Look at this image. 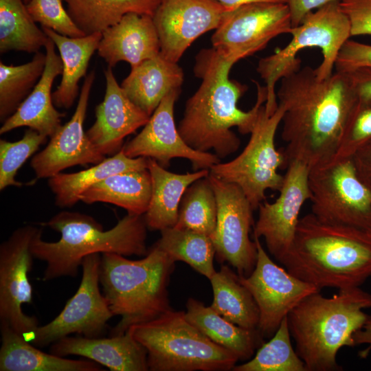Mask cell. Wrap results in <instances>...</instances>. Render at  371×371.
Returning <instances> with one entry per match:
<instances>
[{
	"instance_id": "cell-1",
	"label": "cell",
	"mask_w": 371,
	"mask_h": 371,
	"mask_svg": "<svg viewBox=\"0 0 371 371\" xmlns=\"http://www.w3.org/2000/svg\"><path fill=\"white\" fill-rule=\"evenodd\" d=\"M280 80L276 97L284 109L281 137L286 144L282 170L293 160L311 169L333 157L359 98L342 72L320 80L306 66Z\"/></svg>"
},
{
	"instance_id": "cell-2",
	"label": "cell",
	"mask_w": 371,
	"mask_h": 371,
	"mask_svg": "<svg viewBox=\"0 0 371 371\" xmlns=\"http://www.w3.org/2000/svg\"><path fill=\"white\" fill-rule=\"evenodd\" d=\"M233 65L213 47L198 53L194 73L201 82L186 101L177 127L189 146L201 152L213 150L220 159L236 152L240 146V139L231 128L236 126L241 134H250L267 98L266 87L256 82L254 106L248 111L240 109L238 101L247 87L229 78Z\"/></svg>"
},
{
	"instance_id": "cell-3",
	"label": "cell",
	"mask_w": 371,
	"mask_h": 371,
	"mask_svg": "<svg viewBox=\"0 0 371 371\" xmlns=\"http://www.w3.org/2000/svg\"><path fill=\"white\" fill-rule=\"evenodd\" d=\"M280 263L319 290L359 286L371 278V231L325 222L310 212L300 218Z\"/></svg>"
},
{
	"instance_id": "cell-4",
	"label": "cell",
	"mask_w": 371,
	"mask_h": 371,
	"mask_svg": "<svg viewBox=\"0 0 371 371\" xmlns=\"http://www.w3.org/2000/svg\"><path fill=\"white\" fill-rule=\"evenodd\" d=\"M367 308L371 293L357 286L339 289L330 297L313 293L289 312L290 334L306 371L341 370L337 354L344 346H355L354 333L370 317L363 311Z\"/></svg>"
},
{
	"instance_id": "cell-5",
	"label": "cell",
	"mask_w": 371,
	"mask_h": 371,
	"mask_svg": "<svg viewBox=\"0 0 371 371\" xmlns=\"http://www.w3.org/2000/svg\"><path fill=\"white\" fill-rule=\"evenodd\" d=\"M60 233L56 242L42 239L41 230L32 240L35 258L46 262L43 281L76 277L85 257L115 253L124 256H146L147 226L144 215L128 214L109 230L93 217L79 212H60L42 223Z\"/></svg>"
},
{
	"instance_id": "cell-6",
	"label": "cell",
	"mask_w": 371,
	"mask_h": 371,
	"mask_svg": "<svg viewBox=\"0 0 371 371\" xmlns=\"http://www.w3.org/2000/svg\"><path fill=\"white\" fill-rule=\"evenodd\" d=\"M175 261L155 244L140 260L115 253L101 255L100 283L113 315L121 319L111 335L172 310L168 286Z\"/></svg>"
},
{
	"instance_id": "cell-7",
	"label": "cell",
	"mask_w": 371,
	"mask_h": 371,
	"mask_svg": "<svg viewBox=\"0 0 371 371\" xmlns=\"http://www.w3.org/2000/svg\"><path fill=\"white\" fill-rule=\"evenodd\" d=\"M129 328L146 349L151 371H226L239 360L192 325L184 311L172 309Z\"/></svg>"
},
{
	"instance_id": "cell-8",
	"label": "cell",
	"mask_w": 371,
	"mask_h": 371,
	"mask_svg": "<svg viewBox=\"0 0 371 371\" xmlns=\"http://www.w3.org/2000/svg\"><path fill=\"white\" fill-rule=\"evenodd\" d=\"M290 42L275 53L259 60L256 70L264 80L267 91L265 108L272 114L278 108L276 82L301 68L297 55L307 47H319L322 60L315 69L317 77L326 79L333 74L340 49L351 36L348 17L341 10L339 0L330 2L308 13L289 32Z\"/></svg>"
},
{
	"instance_id": "cell-9",
	"label": "cell",
	"mask_w": 371,
	"mask_h": 371,
	"mask_svg": "<svg viewBox=\"0 0 371 371\" xmlns=\"http://www.w3.org/2000/svg\"><path fill=\"white\" fill-rule=\"evenodd\" d=\"M284 113L283 106L278 104L275 112L269 114L264 104L243 151L234 159L220 162L210 169V174L238 186L254 210L264 201L267 190L279 192L284 181V175L278 172L282 169L284 157L275 145Z\"/></svg>"
},
{
	"instance_id": "cell-10",
	"label": "cell",
	"mask_w": 371,
	"mask_h": 371,
	"mask_svg": "<svg viewBox=\"0 0 371 371\" xmlns=\"http://www.w3.org/2000/svg\"><path fill=\"white\" fill-rule=\"evenodd\" d=\"M311 213L321 221L371 231V190L352 159L335 158L309 170Z\"/></svg>"
},
{
	"instance_id": "cell-11",
	"label": "cell",
	"mask_w": 371,
	"mask_h": 371,
	"mask_svg": "<svg viewBox=\"0 0 371 371\" xmlns=\"http://www.w3.org/2000/svg\"><path fill=\"white\" fill-rule=\"evenodd\" d=\"M101 255L95 253L82 260V276L75 294L50 322L38 326L30 342L36 347L52 345L72 334L89 338L100 337L114 316L100 289Z\"/></svg>"
},
{
	"instance_id": "cell-12",
	"label": "cell",
	"mask_w": 371,
	"mask_h": 371,
	"mask_svg": "<svg viewBox=\"0 0 371 371\" xmlns=\"http://www.w3.org/2000/svg\"><path fill=\"white\" fill-rule=\"evenodd\" d=\"M293 27L286 3L258 2L227 11L211 38L212 47L234 65L263 49Z\"/></svg>"
},
{
	"instance_id": "cell-13",
	"label": "cell",
	"mask_w": 371,
	"mask_h": 371,
	"mask_svg": "<svg viewBox=\"0 0 371 371\" xmlns=\"http://www.w3.org/2000/svg\"><path fill=\"white\" fill-rule=\"evenodd\" d=\"M42 230L27 225L14 230L0 245V322L28 341L38 326L34 316L27 315L23 305L32 302L28 274L33 265L31 245Z\"/></svg>"
},
{
	"instance_id": "cell-14",
	"label": "cell",
	"mask_w": 371,
	"mask_h": 371,
	"mask_svg": "<svg viewBox=\"0 0 371 371\" xmlns=\"http://www.w3.org/2000/svg\"><path fill=\"white\" fill-rule=\"evenodd\" d=\"M217 202L216 228L210 236L217 260L227 262L247 277L257 260L256 242L249 238L253 208L241 188L209 174Z\"/></svg>"
},
{
	"instance_id": "cell-15",
	"label": "cell",
	"mask_w": 371,
	"mask_h": 371,
	"mask_svg": "<svg viewBox=\"0 0 371 371\" xmlns=\"http://www.w3.org/2000/svg\"><path fill=\"white\" fill-rule=\"evenodd\" d=\"M257 247L256 266L240 282L252 295L259 311L257 330L262 337H271L289 312L308 295L320 291L318 288L294 276L276 265L254 236Z\"/></svg>"
},
{
	"instance_id": "cell-16",
	"label": "cell",
	"mask_w": 371,
	"mask_h": 371,
	"mask_svg": "<svg viewBox=\"0 0 371 371\" xmlns=\"http://www.w3.org/2000/svg\"><path fill=\"white\" fill-rule=\"evenodd\" d=\"M286 170L278 197L273 203L263 201L259 205L254 227V236L264 238L269 252L279 262L293 245L300 210L311 196L309 167L293 160Z\"/></svg>"
},
{
	"instance_id": "cell-17",
	"label": "cell",
	"mask_w": 371,
	"mask_h": 371,
	"mask_svg": "<svg viewBox=\"0 0 371 371\" xmlns=\"http://www.w3.org/2000/svg\"><path fill=\"white\" fill-rule=\"evenodd\" d=\"M181 89L168 93L150 117L143 129L121 148L128 157H146L167 168L174 158L188 159L194 170H210L220 163L213 153L192 148L181 136L175 122V104Z\"/></svg>"
},
{
	"instance_id": "cell-18",
	"label": "cell",
	"mask_w": 371,
	"mask_h": 371,
	"mask_svg": "<svg viewBox=\"0 0 371 371\" xmlns=\"http://www.w3.org/2000/svg\"><path fill=\"white\" fill-rule=\"evenodd\" d=\"M227 11L217 0H161L153 16L160 53L178 63L196 38L219 26Z\"/></svg>"
},
{
	"instance_id": "cell-19",
	"label": "cell",
	"mask_w": 371,
	"mask_h": 371,
	"mask_svg": "<svg viewBox=\"0 0 371 371\" xmlns=\"http://www.w3.org/2000/svg\"><path fill=\"white\" fill-rule=\"evenodd\" d=\"M95 77L94 71L86 76L72 117L50 137L46 148L32 159L30 165L37 179L50 178L67 168L97 164L105 159V155L89 140L83 128Z\"/></svg>"
},
{
	"instance_id": "cell-20",
	"label": "cell",
	"mask_w": 371,
	"mask_h": 371,
	"mask_svg": "<svg viewBox=\"0 0 371 371\" xmlns=\"http://www.w3.org/2000/svg\"><path fill=\"white\" fill-rule=\"evenodd\" d=\"M108 67L104 70V100L95 107V120L87 131L89 140L104 155L117 153L124 138L144 126L150 117L135 104L119 85Z\"/></svg>"
},
{
	"instance_id": "cell-21",
	"label": "cell",
	"mask_w": 371,
	"mask_h": 371,
	"mask_svg": "<svg viewBox=\"0 0 371 371\" xmlns=\"http://www.w3.org/2000/svg\"><path fill=\"white\" fill-rule=\"evenodd\" d=\"M49 352L66 357L76 355L92 360L112 371H147V352L129 328L109 337L67 336L50 345Z\"/></svg>"
},
{
	"instance_id": "cell-22",
	"label": "cell",
	"mask_w": 371,
	"mask_h": 371,
	"mask_svg": "<svg viewBox=\"0 0 371 371\" xmlns=\"http://www.w3.org/2000/svg\"><path fill=\"white\" fill-rule=\"evenodd\" d=\"M97 52L113 67L119 62L133 68L160 53V42L153 16L129 12L102 32Z\"/></svg>"
},
{
	"instance_id": "cell-23",
	"label": "cell",
	"mask_w": 371,
	"mask_h": 371,
	"mask_svg": "<svg viewBox=\"0 0 371 371\" xmlns=\"http://www.w3.org/2000/svg\"><path fill=\"white\" fill-rule=\"evenodd\" d=\"M54 43L48 38L45 45L46 62L43 73L28 96L0 128L4 134L19 127L27 126L51 137L61 126L65 115L53 103L52 87L55 78L62 74L63 63L55 50Z\"/></svg>"
},
{
	"instance_id": "cell-24",
	"label": "cell",
	"mask_w": 371,
	"mask_h": 371,
	"mask_svg": "<svg viewBox=\"0 0 371 371\" xmlns=\"http://www.w3.org/2000/svg\"><path fill=\"white\" fill-rule=\"evenodd\" d=\"M184 73L161 53L131 68L121 87L128 98L149 116L170 91L181 89Z\"/></svg>"
},
{
	"instance_id": "cell-25",
	"label": "cell",
	"mask_w": 371,
	"mask_h": 371,
	"mask_svg": "<svg viewBox=\"0 0 371 371\" xmlns=\"http://www.w3.org/2000/svg\"><path fill=\"white\" fill-rule=\"evenodd\" d=\"M152 192L149 205L144 214L148 229L161 231L173 227L178 221L179 205L186 189L197 179L209 175L210 170L177 174L148 158Z\"/></svg>"
},
{
	"instance_id": "cell-26",
	"label": "cell",
	"mask_w": 371,
	"mask_h": 371,
	"mask_svg": "<svg viewBox=\"0 0 371 371\" xmlns=\"http://www.w3.org/2000/svg\"><path fill=\"white\" fill-rule=\"evenodd\" d=\"M0 371H103L92 360L44 352L6 325H1Z\"/></svg>"
},
{
	"instance_id": "cell-27",
	"label": "cell",
	"mask_w": 371,
	"mask_h": 371,
	"mask_svg": "<svg viewBox=\"0 0 371 371\" xmlns=\"http://www.w3.org/2000/svg\"><path fill=\"white\" fill-rule=\"evenodd\" d=\"M41 28L58 48L63 63L60 83L52 93L53 103L56 107L68 109L78 95V82L86 77L89 61L98 49L102 32L73 38L49 28Z\"/></svg>"
},
{
	"instance_id": "cell-28",
	"label": "cell",
	"mask_w": 371,
	"mask_h": 371,
	"mask_svg": "<svg viewBox=\"0 0 371 371\" xmlns=\"http://www.w3.org/2000/svg\"><path fill=\"white\" fill-rule=\"evenodd\" d=\"M186 319L216 344L234 353L239 360L250 359L261 344L258 330H249L233 324L201 301L189 297Z\"/></svg>"
},
{
	"instance_id": "cell-29",
	"label": "cell",
	"mask_w": 371,
	"mask_h": 371,
	"mask_svg": "<svg viewBox=\"0 0 371 371\" xmlns=\"http://www.w3.org/2000/svg\"><path fill=\"white\" fill-rule=\"evenodd\" d=\"M151 192L150 173L145 168L110 175L87 189L80 201L87 204L109 203L125 209L128 214L144 215Z\"/></svg>"
},
{
	"instance_id": "cell-30",
	"label": "cell",
	"mask_w": 371,
	"mask_h": 371,
	"mask_svg": "<svg viewBox=\"0 0 371 371\" xmlns=\"http://www.w3.org/2000/svg\"><path fill=\"white\" fill-rule=\"evenodd\" d=\"M145 168H148V158H131L120 149L113 157L88 169L74 173L60 172L49 178L48 186L55 195L56 205L71 207L80 201L81 195L87 189L107 177Z\"/></svg>"
},
{
	"instance_id": "cell-31",
	"label": "cell",
	"mask_w": 371,
	"mask_h": 371,
	"mask_svg": "<svg viewBox=\"0 0 371 371\" xmlns=\"http://www.w3.org/2000/svg\"><path fill=\"white\" fill-rule=\"evenodd\" d=\"M73 21L85 35L102 32L127 13L153 16L161 0H63Z\"/></svg>"
},
{
	"instance_id": "cell-32",
	"label": "cell",
	"mask_w": 371,
	"mask_h": 371,
	"mask_svg": "<svg viewBox=\"0 0 371 371\" xmlns=\"http://www.w3.org/2000/svg\"><path fill=\"white\" fill-rule=\"evenodd\" d=\"M213 291L210 307L218 314L240 327L257 330L259 311L249 290L227 265H222L209 280Z\"/></svg>"
},
{
	"instance_id": "cell-33",
	"label": "cell",
	"mask_w": 371,
	"mask_h": 371,
	"mask_svg": "<svg viewBox=\"0 0 371 371\" xmlns=\"http://www.w3.org/2000/svg\"><path fill=\"white\" fill-rule=\"evenodd\" d=\"M48 36L30 14L23 0H0V53H37Z\"/></svg>"
},
{
	"instance_id": "cell-34",
	"label": "cell",
	"mask_w": 371,
	"mask_h": 371,
	"mask_svg": "<svg viewBox=\"0 0 371 371\" xmlns=\"http://www.w3.org/2000/svg\"><path fill=\"white\" fill-rule=\"evenodd\" d=\"M160 232L161 237L155 244L170 258L187 263L209 280L214 276L216 251L210 236L176 227Z\"/></svg>"
},
{
	"instance_id": "cell-35",
	"label": "cell",
	"mask_w": 371,
	"mask_h": 371,
	"mask_svg": "<svg viewBox=\"0 0 371 371\" xmlns=\"http://www.w3.org/2000/svg\"><path fill=\"white\" fill-rule=\"evenodd\" d=\"M46 55L35 53L30 62L5 65L0 62V120L3 122L18 109L41 78Z\"/></svg>"
},
{
	"instance_id": "cell-36",
	"label": "cell",
	"mask_w": 371,
	"mask_h": 371,
	"mask_svg": "<svg viewBox=\"0 0 371 371\" xmlns=\"http://www.w3.org/2000/svg\"><path fill=\"white\" fill-rule=\"evenodd\" d=\"M216 198L208 175L193 182L185 191L175 227L210 237L216 228Z\"/></svg>"
},
{
	"instance_id": "cell-37",
	"label": "cell",
	"mask_w": 371,
	"mask_h": 371,
	"mask_svg": "<svg viewBox=\"0 0 371 371\" xmlns=\"http://www.w3.org/2000/svg\"><path fill=\"white\" fill-rule=\"evenodd\" d=\"M234 371H306L305 364L292 346L287 317L267 343L249 361L236 365Z\"/></svg>"
},
{
	"instance_id": "cell-38",
	"label": "cell",
	"mask_w": 371,
	"mask_h": 371,
	"mask_svg": "<svg viewBox=\"0 0 371 371\" xmlns=\"http://www.w3.org/2000/svg\"><path fill=\"white\" fill-rule=\"evenodd\" d=\"M47 137L29 128L23 137L14 142L0 140V190L8 186L20 187L15 179L18 170L44 144Z\"/></svg>"
},
{
	"instance_id": "cell-39",
	"label": "cell",
	"mask_w": 371,
	"mask_h": 371,
	"mask_svg": "<svg viewBox=\"0 0 371 371\" xmlns=\"http://www.w3.org/2000/svg\"><path fill=\"white\" fill-rule=\"evenodd\" d=\"M370 143L371 100L359 99L348 115L333 157L352 159Z\"/></svg>"
},
{
	"instance_id": "cell-40",
	"label": "cell",
	"mask_w": 371,
	"mask_h": 371,
	"mask_svg": "<svg viewBox=\"0 0 371 371\" xmlns=\"http://www.w3.org/2000/svg\"><path fill=\"white\" fill-rule=\"evenodd\" d=\"M63 0H30L27 9L36 23L69 37L86 36L71 19Z\"/></svg>"
},
{
	"instance_id": "cell-41",
	"label": "cell",
	"mask_w": 371,
	"mask_h": 371,
	"mask_svg": "<svg viewBox=\"0 0 371 371\" xmlns=\"http://www.w3.org/2000/svg\"><path fill=\"white\" fill-rule=\"evenodd\" d=\"M361 67H371V45L347 40L337 57L335 71L344 73Z\"/></svg>"
},
{
	"instance_id": "cell-42",
	"label": "cell",
	"mask_w": 371,
	"mask_h": 371,
	"mask_svg": "<svg viewBox=\"0 0 371 371\" xmlns=\"http://www.w3.org/2000/svg\"><path fill=\"white\" fill-rule=\"evenodd\" d=\"M352 36L371 35V0H339Z\"/></svg>"
},
{
	"instance_id": "cell-43",
	"label": "cell",
	"mask_w": 371,
	"mask_h": 371,
	"mask_svg": "<svg viewBox=\"0 0 371 371\" xmlns=\"http://www.w3.org/2000/svg\"><path fill=\"white\" fill-rule=\"evenodd\" d=\"M344 73L358 98L371 100V67H358Z\"/></svg>"
},
{
	"instance_id": "cell-44",
	"label": "cell",
	"mask_w": 371,
	"mask_h": 371,
	"mask_svg": "<svg viewBox=\"0 0 371 371\" xmlns=\"http://www.w3.org/2000/svg\"><path fill=\"white\" fill-rule=\"evenodd\" d=\"M333 1L336 0H286L292 26L298 25L308 13Z\"/></svg>"
},
{
	"instance_id": "cell-45",
	"label": "cell",
	"mask_w": 371,
	"mask_h": 371,
	"mask_svg": "<svg viewBox=\"0 0 371 371\" xmlns=\"http://www.w3.org/2000/svg\"><path fill=\"white\" fill-rule=\"evenodd\" d=\"M352 159L359 179L371 190V143L358 150Z\"/></svg>"
},
{
	"instance_id": "cell-46",
	"label": "cell",
	"mask_w": 371,
	"mask_h": 371,
	"mask_svg": "<svg viewBox=\"0 0 371 371\" xmlns=\"http://www.w3.org/2000/svg\"><path fill=\"white\" fill-rule=\"evenodd\" d=\"M353 340L355 346L359 344L369 345V347L361 354V357L366 356L371 350V319L369 318L363 326L354 333Z\"/></svg>"
},
{
	"instance_id": "cell-47",
	"label": "cell",
	"mask_w": 371,
	"mask_h": 371,
	"mask_svg": "<svg viewBox=\"0 0 371 371\" xmlns=\"http://www.w3.org/2000/svg\"><path fill=\"white\" fill-rule=\"evenodd\" d=\"M227 10H232L243 5L258 3V2H270V3H286V0H217Z\"/></svg>"
},
{
	"instance_id": "cell-48",
	"label": "cell",
	"mask_w": 371,
	"mask_h": 371,
	"mask_svg": "<svg viewBox=\"0 0 371 371\" xmlns=\"http://www.w3.org/2000/svg\"><path fill=\"white\" fill-rule=\"evenodd\" d=\"M23 1H24L25 3L27 4L29 2L30 0H23Z\"/></svg>"
},
{
	"instance_id": "cell-49",
	"label": "cell",
	"mask_w": 371,
	"mask_h": 371,
	"mask_svg": "<svg viewBox=\"0 0 371 371\" xmlns=\"http://www.w3.org/2000/svg\"><path fill=\"white\" fill-rule=\"evenodd\" d=\"M369 318H370V319H371V316H370V317H369Z\"/></svg>"
}]
</instances>
